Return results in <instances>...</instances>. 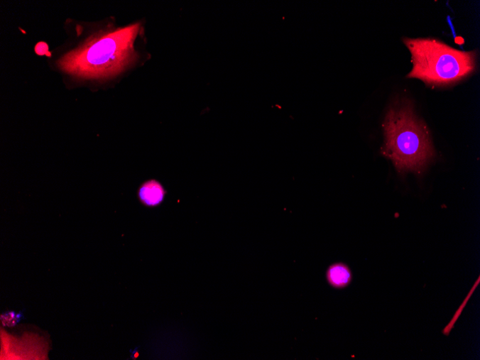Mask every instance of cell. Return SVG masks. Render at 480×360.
Returning a JSON list of instances; mask_svg holds the SVG:
<instances>
[{
  "label": "cell",
  "instance_id": "6",
  "mask_svg": "<svg viewBox=\"0 0 480 360\" xmlns=\"http://www.w3.org/2000/svg\"><path fill=\"white\" fill-rule=\"evenodd\" d=\"M22 315L14 312H6L0 317V320L4 327H13L21 320Z\"/></svg>",
  "mask_w": 480,
  "mask_h": 360
},
{
  "label": "cell",
  "instance_id": "2",
  "mask_svg": "<svg viewBox=\"0 0 480 360\" xmlns=\"http://www.w3.org/2000/svg\"><path fill=\"white\" fill-rule=\"evenodd\" d=\"M140 26L135 24L97 35L59 60L62 71L84 79H104L124 72L133 61L134 42Z\"/></svg>",
  "mask_w": 480,
  "mask_h": 360
},
{
  "label": "cell",
  "instance_id": "7",
  "mask_svg": "<svg viewBox=\"0 0 480 360\" xmlns=\"http://www.w3.org/2000/svg\"><path fill=\"white\" fill-rule=\"evenodd\" d=\"M455 42H456L457 44L462 45V44H463V43H464V40L462 37H457V38H455Z\"/></svg>",
  "mask_w": 480,
  "mask_h": 360
},
{
  "label": "cell",
  "instance_id": "1",
  "mask_svg": "<svg viewBox=\"0 0 480 360\" xmlns=\"http://www.w3.org/2000/svg\"><path fill=\"white\" fill-rule=\"evenodd\" d=\"M383 130V155L398 173L422 174L435 160V150L425 123L414 110L411 101L393 102L386 114Z\"/></svg>",
  "mask_w": 480,
  "mask_h": 360
},
{
  "label": "cell",
  "instance_id": "3",
  "mask_svg": "<svg viewBox=\"0 0 480 360\" xmlns=\"http://www.w3.org/2000/svg\"><path fill=\"white\" fill-rule=\"evenodd\" d=\"M412 56L408 78L427 84L449 86L471 75L476 67V51H461L434 38H404Z\"/></svg>",
  "mask_w": 480,
  "mask_h": 360
},
{
  "label": "cell",
  "instance_id": "4",
  "mask_svg": "<svg viewBox=\"0 0 480 360\" xmlns=\"http://www.w3.org/2000/svg\"><path fill=\"white\" fill-rule=\"evenodd\" d=\"M166 190L156 179H149L143 182L138 190V197L146 207H156L165 200Z\"/></svg>",
  "mask_w": 480,
  "mask_h": 360
},
{
  "label": "cell",
  "instance_id": "5",
  "mask_svg": "<svg viewBox=\"0 0 480 360\" xmlns=\"http://www.w3.org/2000/svg\"><path fill=\"white\" fill-rule=\"evenodd\" d=\"M352 278L349 268L344 263L332 265L327 271V279L334 288H343L349 285Z\"/></svg>",
  "mask_w": 480,
  "mask_h": 360
}]
</instances>
